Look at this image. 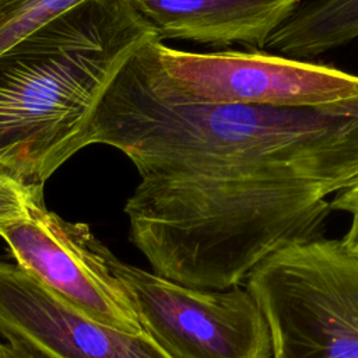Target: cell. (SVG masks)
<instances>
[{"label":"cell","mask_w":358,"mask_h":358,"mask_svg":"<svg viewBox=\"0 0 358 358\" xmlns=\"http://www.w3.org/2000/svg\"><path fill=\"white\" fill-rule=\"evenodd\" d=\"M157 41L112 81L91 144L122 151L140 175L124 214L152 273L200 289L238 287L271 255L323 238L329 197L358 179V102L204 103L168 77Z\"/></svg>","instance_id":"6da1fadb"},{"label":"cell","mask_w":358,"mask_h":358,"mask_svg":"<svg viewBox=\"0 0 358 358\" xmlns=\"http://www.w3.org/2000/svg\"><path fill=\"white\" fill-rule=\"evenodd\" d=\"M152 38L130 0H85L1 52L0 169L43 187L91 145L105 92Z\"/></svg>","instance_id":"7a4b0ae2"},{"label":"cell","mask_w":358,"mask_h":358,"mask_svg":"<svg viewBox=\"0 0 358 358\" xmlns=\"http://www.w3.org/2000/svg\"><path fill=\"white\" fill-rule=\"evenodd\" d=\"M246 288L268 324L271 358H358V256L340 239L271 255Z\"/></svg>","instance_id":"3957f363"},{"label":"cell","mask_w":358,"mask_h":358,"mask_svg":"<svg viewBox=\"0 0 358 358\" xmlns=\"http://www.w3.org/2000/svg\"><path fill=\"white\" fill-rule=\"evenodd\" d=\"M109 263L143 331L171 358H271L268 324L248 288L186 287L113 253Z\"/></svg>","instance_id":"277c9868"},{"label":"cell","mask_w":358,"mask_h":358,"mask_svg":"<svg viewBox=\"0 0 358 358\" xmlns=\"http://www.w3.org/2000/svg\"><path fill=\"white\" fill-rule=\"evenodd\" d=\"M168 77L211 105L323 109L358 102V76L257 49L187 52L157 41Z\"/></svg>","instance_id":"5b68a950"},{"label":"cell","mask_w":358,"mask_h":358,"mask_svg":"<svg viewBox=\"0 0 358 358\" xmlns=\"http://www.w3.org/2000/svg\"><path fill=\"white\" fill-rule=\"evenodd\" d=\"M14 263L88 317L143 333L136 309L102 243L85 222H71L36 204L29 214L0 224Z\"/></svg>","instance_id":"8992f818"},{"label":"cell","mask_w":358,"mask_h":358,"mask_svg":"<svg viewBox=\"0 0 358 358\" xmlns=\"http://www.w3.org/2000/svg\"><path fill=\"white\" fill-rule=\"evenodd\" d=\"M0 334L46 358H171L144 331L127 333L88 317L4 259Z\"/></svg>","instance_id":"52a82bcc"},{"label":"cell","mask_w":358,"mask_h":358,"mask_svg":"<svg viewBox=\"0 0 358 358\" xmlns=\"http://www.w3.org/2000/svg\"><path fill=\"white\" fill-rule=\"evenodd\" d=\"M159 41L263 50L268 38L308 0H130Z\"/></svg>","instance_id":"ba28073f"},{"label":"cell","mask_w":358,"mask_h":358,"mask_svg":"<svg viewBox=\"0 0 358 358\" xmlns=\"http://www.w3.org/2000/svg\"><path fill=\"white\" fill-rule=\"evenodd\" d=\"M358 39V0H308L263 50L308 60Z\"/></svg>","instance_id":"9c48e42d"},{"label":"cell","mask_w":358,"mask_h":358,"mask_svg":"<svg viewBox=\"0 0 358 358\" xmlns=\"http://www.w3.org/2000/svg\"><path fill=\"white\" fill-rule=\"evenodd\" d=\"M85 0H0V53Z\"/></svg>","instance_id":"30bf717a"},{"label":"cell","mask_w":358,"mask_h":358,"mask_svg":"<svg viewBox=\"0 0 358 358\" xmlns=\"http://www.w3.org/2000/svg\"><path fill=\"white\" fill-rule=\"evenodd\" d=\"M43 203V187L28 185L0 169V224L22 218Z\"/></svg>","instance_id":"8fae6325"},{"label":"cell","mask_w":358,"mask_h":358,"mask_svg":"<svg viewBox=\"0 0 358 358\" xmlns=\"http://www.w3.org/2000/svg\"><path fill=\"white\" fill-rule=\"evenodd\" d=\"M331 211H341L350 215V227L340 239L344 248L358 256V179L330 200Z\"/></svg>","instance_id":"7c38bea8"},{"label":"cell","mask_w":358,"mask_h":358,"mask_svg":"<svg viewBox=\"0 0 358 358\" xmlns=\"http://www.w3.org/2000/svg\"><path fill=\"white\" fill-rule=\"evenodd\" d=\"M0 358H46L18 343L0 341Z\"/></svg>","instance_id":"4fadbf2b"}]
</instances>
